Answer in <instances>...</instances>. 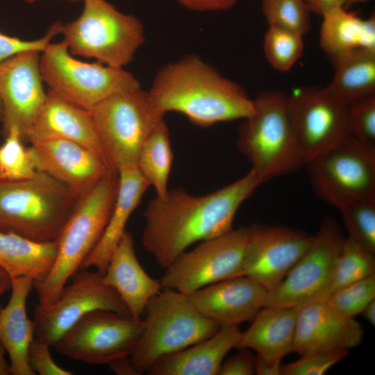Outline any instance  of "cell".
<instances>
[{
	"instance_id": "cell-42",
	"label": "cell",
	"mask_w": 375,
	"mask_h": 375,
	"mask_svg": "<svg viewBox=\"0 0 375 375\" xmlns=\"http://www.w3.org/2000/svg\"><path fill=\"white\" fill-rule=\"evenodd\" d=\"M183 7L194 11H221L231 8L238 0H176Z\"/></svg>"
},
{
	"instance_id": "cell-4",
	"label": "cell",
	"mask_w": 375,
	"mask_h": 375,
	"mask_svg": "<svg viewBox=\"0 0 375 375\" xmlns=\"http://www.w3.org/2000/svg\"><path fill=\"white\" fill-rule=\"evenodd\" d=\"M77 201L69 188L43 172L21 180L0 178V232L55 241Z\"/></svg>"
},
{
	"instance_id": "cell-41",
	"label": "cell",
	"mask_w": 375,
	"mask_h": 375,
	"mask_svg": "<svg viewBox=\"0 0 375 375\" xmlns=\"http://www.w3.org/2000/svg\"><path fill=\"white\" fill-rule=\"evenodd\" d=\"M235 355L224 360L217 375H253L255 374L256 357L250 349L239 348Z\"/></svg>"
},
{
	"instance_id": "cell-36",
	"label": "cell",
	"mask_w": 375,
	"mask_h": 375,
	"mask_svg": "<svg viewBox=\"0 0 375 375\" xmlns=\"http://www.w3.org/2000/svg\"><path fill=\"white\" fill-rule=\"evenodd\" d=\"M374 299L375 274L335 290L324 301L339 315L347 318H354Z\"/></svg>"
},
{
	"instance_id": "cell-16",
	"label": "cell",
	"mask_w": 375,
	"mask_h": 375,
	"mask_svg": "<svg viewBox=\"0 0 375 375\" xmlns=\"http://www.w3.org/2000/svg\"><path fill=\"white\" fill-rule=\"evenodd\" d=\"M312 236L283 226H249L242 275L267 291L276 287L310 246Z\"/></svg>"
},
{
	"instance_id": "cell-9",
	"label": "cell",
	"mask_w": 375,
	"mask_h": 375,
	"mask_svg": "<svg viewBox=\"0 0 375 375\" xmlns=\"http://www.w3.org/2000/svg\"><path fill=\"white\" fill-rule=\"evenodd\" d=\"M40 58L43 82L49 90L78 107L91 110L106 99L141 88L124 68L76 59L63 40L49 43Z\"/></svg>"
},
{
	"instance_id": "cell-19",
	"label": "cell",
	"mask_w": 375,
	"mask_h": 375,
	"mask_svg": "<svg viewBox=\"0 0 375 375\" xmlns=\"http://www.w3.org/2000/svg\"><path fill=\"white\" fill-rule=\"evenodd\" d=\"M363 335L354 318L339 315L324 301H313L299 307L293 351L301 356L348 351L358 346Z\"/></svg>"
},
{
	"instance_id": "cell-3",
	"label": "cell",
	"mask_w": 375,
	"mask_h": 375,
	"mask_svg": "<svg viewBox=\"0 0 375 375\" xmlns=\"http://www.w3.org/2000/svg\"><path fill=\"white\" fill-rule=\"evenodd\" d=\"M118 183V174L108 172L78 199L56 240L57 256L51 270L33 283L39 305L48 306L57 299L98 243L112 212Z\"/></svg>"
},
{
	"instance_id": "cell-22",
	"label": "cell",
	"mask_w": 375,
	"mask_h": 375,
	"mask_svg": "<svg viewBox=\"0 0 375 375\" xmlns=\"http://www.w3.org/2000/svg\"><path fill=\"white\" fill-rule=\"evenodd\" d=\"M103 279L136 319H142L149 301L162 290L160 281L151 277L141 266L133 237L127 231L112 252Z\"/></svg>"
},
{
	"instance_id": "cell-29",
	"label": "cell",
	"mask_w": 375,
	"mask_h": 375,
	"mask_svg": "<svg viewBox=\"0 0 375 375\" xmlns=\"http://www.w3.org/2000/svg\"><path fill=\"white\" fill-rule=\"evenodd\" d=\"M335 75L324 89L346 103L375 94V51L360 50L332 61Z\"/></svg>"
},
{
	"instance_id": "cell-30",
	"label": "cell",
	"mask_w": 375,
	"mask_h": 375,
	"mask_svg": "<svg viewBox=\"0 0 375 375\" xmlns=\"http://www.w3.org/2000/svg\"><path fill=\"white\" fill-rule=\"evenodd\" d=\"M173 153L168 127L161 121L143 144L137 161V167L156 190L163 196L168 191L167 183L172 169Z\"/></svg>"
},
{
	"instance_id": "cell-48",
	"label": "cell",
	"mask_w": 375,
	"mask_h": 375,
	"mask_svg": "<svg viewBox=\"0 0 375 375\" xmlns=\"http://www.w3.org/2000/svg\"><path fill=\"white\" fill-rule=\"evenodd\" d=\"M6 351L0 342V375L10 374V365L9 362L6 360Z\"/></svg>"
},
{
	"instance_id": "cell-38",
	"label": "cell",
	"mask_w": 375,
	"mask_h": 375,
	"mask_svg": "<svg viewBox=\"0 0 375 375\" xmlns=\"http://www.w3.org/2000/svg\"><path fill=\"white\" fill-rule=\"evenodd\" d=\"M348 351L314 353L301 356L292 362L281 365V375H323L347 358Z\"/></svg>"
},
{
	"instance_id": "cell-31",
	"label": "cell",
	"mask_w": 375,
	"mask_h": 375,
	"mask_svg": "<svg viewBox=\"0 0 375 375\" xmlns=\"http://www.w3.org/2000/svg\"><path fill=\"white\" fill-rule=\"evenodd\" d=\"M375 274V253L349 237H344L338 252L328 285L319 301L352 283Z\"/></svg>"
},
{
	"instance_id": "cell-18",
	"label": "cell",
	"mask_w": 375,
	"mask_h": 375,
	"mask_svg": "<svg viewBox=\"0 0 375 375\" xmlns=\"http://www.w3.org/2000/svg\"><path fill=\"white\" fill-rule=\"evenodd\" d=\"M30 142L27 150L36 171L62 183L78 199L110 172L100 155L78 143L65 140Z\"/></svg>"
},
{
	"instance_id": "cell-13",
	"label": "cell",
	"mask_w": 375,
	"mask_h": 375,
	"mask_svg": "<svg viewBox=\"0 0 375 375\" xmlns=\"http://www.w3.org/2000/svg\"><path fill=\"white\" fill-rule=\"evenodd\" d=\"M344 238L337 222L324 218L307 250L283 281L267 292L264 307L294 308L319 300Z\"/></svg>"
},
{
	"instance_id": "cell-35",
	"label": "cell",
	"mask_w": 375,
	"mask_h": 375,
	"mask_svg": "<svg viewBox=\"0 0 375 375\" xmlns=\"http://www.w3.org/2000/svg\"><path fill=\"white\" fill-rule=\"evenodd\" d=\"M4 137L0 146V178L21 180L33 176L37 171L18 129L12 127Z\"/></svg>"
},
{
	"instance_id": "cell-25",
	"label": "cell",
	"mask_w": 375,
	"mask_h": 375,
	"mask_svg": "<svg viewBox=\"0 0 375 375\" xmlns=\"http://www.w3.org/2000/svg\"><path fill=\"white\" fill-rule=\"evenodd\" d=\"M238 326H220L210 337L157 361L149 375H217L225 356L238 348Z\"/></svg>"
},
{
	"instance_id": "cell-8",
	"label": "cell",
	"mask_w": 375,
	"mask_h": 375,
	"mask_svg": "<svg viewBox=\"0 0 375 375\" xmlns=\"http://www.w3.org/2000/svg\"><path fill=\"white\" fill-rule=\"evenodd\" d=\"M110 172L137 166L140 150L164 114L141 88L115 94L91 110Z\"/></svg>"
},
{
	"instance_id": "cell-20",
	"label": "cell",
	"mask_w": 375,
	"mask_h": 375,
	"mask_svg": "<svg viewBox=\"0 0 375 375\" xmlns=\"http://www.w3.org/2000/svg\"><path fill=\"white\" fill-rule=\"evenodd\" d=\"M267 290L253 279L239 276L188 294L196 308L219 326L252 321L264 308Z\"/></svg>"
},
{
	"instance_id": "cell-17",
	"label": "cell",
	"mask_w": 375,
	"mask_h": 375,
	"mask_svg": "<svg viewBox=\"0 0 375 375\" xmlns=\"http://www.w3.org/2000/svg\"><path fill=\"white\" fill-rule=\"evenodd\" d=\"M41 51L27 50L0 63V100L3 134L15 127L22 140L43 106L47 93L40 70Z\"/></svg>"
},
{
	"instance_id": "cell-52",
	"label": "cell",
	"mask_w": 375,
	"mask_h": 375,
	"mask_svg": "<svg viewBox=\"0 0 375 375\" xmlns=\"http://www.w3.org/2000/svg\"><path fill=\"white\" fill-rule=\"evenodd\" d=\"M305 1H306L307 0H305Z\"/></svg>"
},
{
	"instance_id": "cell-5",
	"label": "cell",
	"mask_w": 375,
	"mask_h": 375,
	"mask_svg": "<svg viewBox=\"0 0 375 375\" xmlns=\"http://www.w3.org/2000/svg\"><path fill=\"white\" fill-rule=\"evenodd\" d=\"M143 329L129 356L140 374L159 360L215 333L220 326L192 304L188 294L162 289L148 302Z\"/></svg>"
},
{
	"instance_id": "cell-11",
	"label": "cell",
	"mask_w": 375,
	"mask_h": 375,
	"mask_svg": "<svg viewBox=\"0 0 375 375\" xmlns=\"http://www.w3.org/2000/svg\"><path fill=\"white\" fill-rule=\"evenodd\" d=\"M143 320L107 310L92 311L67 330L53 346L59 353L84 363L104 365L129 357Z\"/></svg>"
},
{
	"instance_id": "cell-50",
	"label": "cell",
	"mask_w": 375,
	"mask_h": 375,
	"mask_svg": "<svg viewBox=\"0 0 375 375\" xmlns=\"http://www.w3.org/2000/svg\"><path fill=\"white\" fill-rule=\"evenodd\" d=\"M26 3H33L38 0H24ZM71 1H79V0H71Z\"/></svg>"
},
{
	"instance_id": "cell-39",
	"label": "cell",
	"mask_w": 375,
	"mask_h": 375,
	"mask_svg": "<svg viewBox=\"0 0 375 375\" xmlns=\"http://www.w3.org/2000/svg\"><path fill=\"white\" fill-rule=\"evenodd\" d=\"M62 24L56 22L48 29L42 38L34 40H23L0 33V63L8 58L27 50L42 51L51 40L61 33Z\"/></svg>"
},
{
	"instance_id": "cell-37",
	"label": "cell",
	"mask_w": 375,
	"mask_h": 375,
	"mask_svg": "<svg viewBox=\"0 0 375 375\" xmlns=\"http://www.w3.org/2000/svg\"><path fill=\"white\" fill-rule=\"evenodd\" d=\"M269 25L285 28L303 35L310 28V9L305 0H260Z\"/></svg>"
},
{
	"instance_id": "cell-43",
	"label": "cell",
	"mask_w": 375,
	"mask_h": 375,
	"mask_svg": "<svg viewBox=\"0 0 375 375\" xmlns=\"http://www.w3.org/2000/svg\"><path fill=\"white\" fill-rule=\"evenodd\" d=\"M306 2L310 11L322 15L333 9L345 8L347 0H307Z\"/></svg>"
},
{
	"instance_id": "cell-7",
	"label": "cell",
	"mask_w": 375,
	"mask_h": 375,
	"mask_svg": "<svg viewBox=\"0 0 375 375\" xmlns=\"http://www.w3.org/2000/svg\"><path fill=\"white\" fill-rule=\"evenodd\" d=\"M83 1L80 16L62 26L61 33L69 53L124 68L144 42L142 24L106 0Z\"/></svg>"
},
{
	"instance_id": "cell-46",
	"label": "cell",
	"mask_w": 375,
	"mask_h": 375,
	"mask_svg": "<svg viewBox=\"0 0 375 375\" xmlns=\"http://www.w3.org/2000/svg\"><path fill=\"white\" fill-rule=\"evenodd\" d=\"M12 281L10 276L0 267V299L5 292L11 289ZM0 304V310L1 309Z\"/></svg>"
},
{
	"instance_id": "cell-49",
	"label": "cell",
	"mask_w": 375,
	"mask_h": 375,
	"mask_svg": "<svg viewBox=\"0 0 375 375\" xmlns=\"http://www.w3.org/2000/svg\"><path fill=\"white\" fill-rule=\"evenodd\" d=\"M367 0H347V3L345 6V9H347L349 6L351 5L356 3H360V2H364Z\"/></svg>"
},
{
	"instance_id": "cell-34",
	"label": "cell",
	"mask_w": 375,
	"mask_h": 375,
	"mask_svg": "<svg viewBox=\"0 0 375 375\" xmlns=\"http://www.w3.org/2000/svg\"><path fill=\"white\" fill-rule=\"evenodd\" d=\"M347 138L375 152V94L348 103Z\"/></svg>"
},
{
	"instance_id": "cell-40",
	"label": "cell",
	"mask_w": 375,
	"mask_h": 375,
	"mask_svg": "<svg viewBox=\"0 0 375 375\" xmlns=\"http://www.w3.org/2000/svg\"><path fill=\"white\" fill-rule=\"evenodd\" d=\"M49 345L35 338L30 344L28 359L34 374L71 375L72 372L58 365L51 356Z\"/></svg>"
},
{
	"instance_id": "cell-12",
	"label": "cell",
	"mask_w": 375,
	"mask_h": 375,
	"mask_svg": "<svg viewBox=\"0 0 375 375\" xmlns=\"http://www.w3.org/2000/svg\"><path fill=\"white\" fill-rule=\"evenodd\" d=\"M57 299L34 310V338L53 347L60 337L86 314L107 310L130 315L118 294L103 279V274L80 269Z\"/></svg>"
},
{
	"instance_id": "cell-27",
	"label": "cell",
	"mask_w": 375,
	"mask_h": 375,
	"mask_svg": "<svg viewBox=\"0 0 375 375\" xmlns=\"http://www.w3.org/2000/svg\"><path fill=\"white\" fill-rule=\"evenodd\" d=\"M320 45L331 61L352 52L375 51V17L362 19L344 8L322 15Z\"/></svg>"
},
{
	"instance_id": "cell-24",
	"label": "cell",
	"mask_w": 375,
	"mask_h": 375,
	"mask_svg": "<svg viewBox=\"0 0 375 375\" xmlns=\"http://www.w3.org/2000/svg\"><path fill=\"white\" fill-rule=\"evenodd\" d=\"M118 178L117 197L108 224L98 243L83 262L80 269L94 267L103 274L112 252L126 231V226L131 215L150 187L137 166L119 169Z\"/></svg>"
},
{
	"instance_id": "cell-32",
	"label": "cell",
	"mask_w": 375,
	"mask_h": 375,
	"mask_svg": "<svg viewBox=\"0 0 375 375\" xmlns=\"http://www.w3.org/2000/svg\"><path fill=\"white\" fill-rule=\"evenodd\" d=\"M324 201L341 213L347 236L375 253V199L336 195Z\"/></svg>"
},
{
	"instance_id": "cell-45",
	"label": "cell",
	"mask_w": 375,
	"mask_h": 375,
	"mask_svg": "<svg viewBox=\"0 0 375 375\" xmlns=\"http://www.w3.org/2000/svg\"><path fill=\"white\" fill-rule=\"evenodd\" d=\"M281 369V364L266 362L256 356L255 374L258 375H280Z\"/></svg>"
},
{
	"instance_id": "cell-28",
	"label": "cell",
	"mask_w": 375,
	"mask_h": 375,
	"mask_svg": "<svg viewBox=\"0 0 375 375\" xmlns=\"http://www.w3.org/2000/svg\"><path fill=\"white\" fill-rule=\"evenodd\" d=\"M58 251L56 240L39 242L0 232V267L11 278L28 276L40 281L51 270Z\"/></svg>"
},
{
	"instance_id": "cell-33",
	"label": "cell",
	"mask_w": 375,
	"mask_h": 375,
	"mask_svg": "<svg viewBox=\"0 0 375 375\" xmlns=\"http://www.w3.org/2000/svg\"><path fill=\"white\" fill-rule=\"evenodd\" d=\"M302 36L294 31L269 25L263 47L270 65L281 72L290 70L302 54Z\"/></svg>"
},
{
	"instance_id": "cell-47",
	"label": "cell",
	"mask_w": 375,
	"mask_h": 375,
	"mask_svg": "<svg viewBox=\"0 0 375 375\" xmlns=\"http://www.w3.org/2000/svg\"><path fill=\"white\" fill-rule=\"evenodd\" d=\"M362 314L365 319L373 326L375 325V299L371 301L363 309Z\"/></svg>"
},
{
	"instance_id": "cell-44",
	"label": "cell",
	"mask_w": 375,
	"mask_h": 375,
	"mask_svg": "<svg viewBox=\"0 0 375 375\" xmlns=\"http://www.w3.org/2000/svg\"><path fill=\"white\" fill-rule=\"evenodd\" d=\"M108 365L110 369L118 375L140 374L132 365L129 357L119 358Z\"/></svg>"
},
{
	"instance_id": "cell-2",
	"label": "cell",
	"mask_w": 375,
	"mask_h": 375,
	"mask_svg": "<svg viewBox=\"0 0 375 375\" xmlns=\"http://www.w3.org/2000/svg\"><path fill=\"white\" fill-rule=\"evenodd\" d=\"M148 92L164 115L178 112L202 127L245 119L255 110L254 99L240 85L195 55L162 67Z\"/></svg>"
},
{
	"instance_id": "cell-21",
	"label": "cell",
	"mask_w": 375,
	"mask_h": 375,
	"mask_svg": "<svg viewBox=\"0 0 375 375\" xmlns=\"http://www.w3.org/2000/svg\"><path fill=\"white\" fill-rule=\"evenodd\" d=\"M26 140L72 141L104 159L91 112L69 103L49 89Z\"/></svg>"
},
{
	"instance_id": "cell-26",
	"label": "cell",
	"mask_w": 375,
	"mask_h": 375,
	"mask_svg": "<svg viewBox=\"0 0 375 375\" xmlns=\"http://www.w3.org/2000/svg\"><path fill=\"white\" fill-rule=\"evenodd\" d=\"M299 307H264L242 332L238 348L256 352L263 361L281 364L293 351Z\"/></svg>"
},
{
	"instance_id": "cell-10",
	"label": "cell",
	"mask_w": 375,
	"mask_h": 375,
	"mask_svg": "<svg viewBox=\"0 0 375 375\" xmlns=\"http://www.w3.org/2000/svg\"><path fill=\"white\" fill-rule=\"evenodd\" d=\"M248 233L249 226L233 228L184 251L165 268L159 280L162 289L189 294L221 281L243 276Z\"/></svg>"
},
{
	"instance_id": "cell-6",
	"label": "cell",
	"mask_w": 375,
	"mask_h": 375,
	"mask_svg": "<svg viewBox=\"0 0 375 375\" xmlns=\"http://www.w3.org/2000/svg\"><path fill=\"white\" fill-rule=\"evenodd\" d=\"M255 110L243 119L237 146L266 180L286 174L306 165L287 106V96L278 90L260 92Z\"/></svg>"
},
{
	"instance_id": "cell-14",
	"label": "cell",
	"mask_w": 375,
	"mask_h": 375,
	"mask_svg": "<svg viewBox=\"0 0 375 375\" xmlns=\"http://www.w3.org/2000/svg\"><path fill=\"white\" fill-rule=\"evenodd\" d=\"M315 193L375 199V152L346 138L306 163Z\"/></svg>"
},
{
	"instance_id": "cell-23",
	"label": "cell",
	"mask_w": 375,
	"mask_h": 375,
	"mask_svg": "<svg viewBox=\"0 0 375 375\" xmlns=\"http://www.w3.org/2000/svg\"><path fill=\"white\" fill-rule=\"evenodd\" d=\"M11 281L10 299L0 310V342L9 356L10 374L35 375L28 359V349L34 339V322L26 311L34 280L24 276Z\"/></svg>"
},
{
	"instance_id": "cell-1",
	"label": "cell",
	"mask_w": 375,
	"mask_h": 375,
	"mask_svg": "<svg viewBox=\"0 0 375 375\" xmlns=\"http://www.w3.org/2000/svg\"><path fill=\"white\" fill-rule=\"evenodd\" d=\"M265 181L251 168L235 181L205 195L194 196L181 188L156 195L144 212L143 247L166 268L191 245L233 230L240 206Z\"/></svg>"
},
{
	"instance_id": "cell-51",
	"label": "cell",
	"mask_w": 375,
	"mask_h": 375,
	"mask_svg": "<svg viewBox=\"0 0 375 375\" xmlns=\"http://www.w3.org/2000/svg\"><path fill=\"white\" fill-rule=\"evenodd\" d=\"M2 112H3L2 104L0 100V119H1V117H2Z\"/></svg>"
},
{
	"instance_id": "cell-15",
	"label": "cell",
	"mask_w": 375,
	"mask_h": 375,
	"mask_svg": "<svg viewBox=\"0 0 375 375\" xmlns=\"http://www.w3.org/2000/svg\"><path fill=\"white\" fill-rule=\"evenodd\" d=\"M287 106L306 162L347 138L348 103L324 88L299 89Z\"/></svg>"
}]
</instances>
